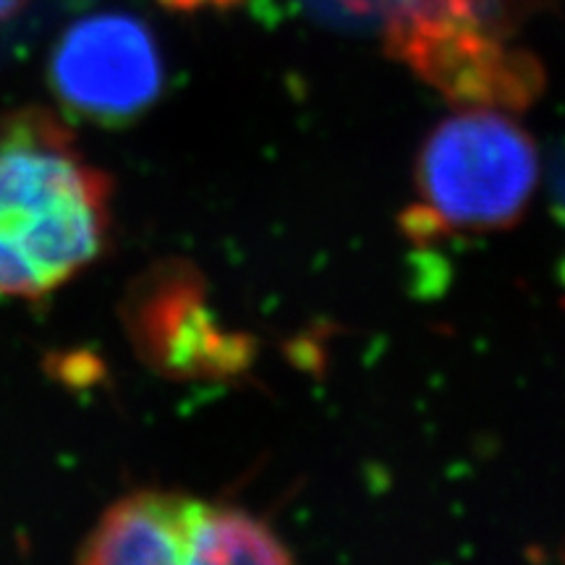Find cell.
I'll list each match as a JSON object with an SVG mask.
<instances>
[{"label": "cell", "mask_w": 565, "mask_h": 565, "mask_svg": "<svg viewBox=\"0 0 565 565\" xmlns=\"http://www.w3.org/2000/svg\"><path fill=\"white\" fill-rule=\"evenodd\" d=\"M110 179L51 110L0 121V296L34 299L105 249Z\"/></svg>", "instance_id": "6da1fadb"}, {"label": "cell", "mask_w": 565, "mask_h": 565, "mask_svg": "<svg viewBox=\"0 0 565 565\" xmlns=\"http://www.w3.org/2000/svg\"><path fill=\"white\" fill-rule=\"evenodd\" d=\"M536 179V147L519 124L494 110L458 113L419 152V231L505 228L532 200Z\"/></svg>", "instance_id": "7a4b0ae2"}, {"label": "cell", "mask_w": 565, "mask_h": 565, "mask_svg": "<svg viewBox=\"0 0 565 565\" xmlns=\"http://www.w3.org/2000/svg\"><path fill=\"white\" fill-rule=\"evenodd\" d=\"M51 84L66 108L100 124H126L158 100L166 82L158 40L124 11L84 17L61 34Z\"/></svg>", "instance_id": "3957f363"}, {"label": "cell", "mask_w": 565, "mask_h": 565, "mask_svg": "<svg viewBox=\"0 0 565 565\" xmlns=\"http://www.w3.org/2000/svg\"><path fill=\"white\" fill-rule=\"evenodd\" d=\"M124 322L139 356L168 377L225 380L252 362V341L217 322L204 280L189 265L141 275L126 294Z\"/></svg>", "instance_id": "277c9868"}, {"label": "cell", "mask_w": 565, "mask_h": 565, "mask_svg": "<svg viewBox=\"0 0 565 565\" xmlns=\"http://www.w3.org/2000/svg\"><path fill=\"white\" fill-rule=\"evenodd\" d=\"M393 42L401 58L443 92L475 105H524L536 89V68L487 34L475 13L406 11Z\"/></svg>", "instance_id": "5b68a950"}, {"label": "cell", "mask_w": 565, "mask_h": 565, "mask_svg": "<svg viewBox=\"0 0 565 565\" xmlns=\"http://www.w3.org/2000/svg\"><path fill=\"white\" fill-rule=\"evenodd\" d=\"M194 505L196 500L175 492L126 494L84 536L79 561L89 565L186 563Z\"/></svg>", "instance_id": "8992f818"}, {"label": "cell", "mask_w": 565, "mask_h": 565, "mask_svg": "<svg viewBox=\"0 0 565 565\" xmlns=\"http://www.w3.org/2000/svg\"><path fill=\"white\" fill-rule=\"evenodd\" d=\"M291 553L273 529L238 508L196 500L189 526L186 563H288Z\"/></svg>", "instance_id": "52a82bcc"}, {"label": "cell", "mask_w": 565, "mask_h": 565, "mask_svg": "<svg viewBox=\"0 0 565 565\" xmlns=\"http://www.w3.org/2000/svg\"><path fill=\"white\" fill-rule=\"evenodd\" d=\"M553 194H555L557 212H561V217H563V223H565V150H561V154H557V160H555Z\"/></svg>", "instance_id": "ba28073f"}, {"label": "cell", "mask_w": 565, "mask_h": 565, "mask_svg": "<svg viewBox=\"0 0 565 565\" xmlns=\"http://www.w3.org/2000/svg\"><path fill=\"white\" fill-rule=\"evenodd\" d=\"M26 3H30V0H0V21H9L11 17H17Z\"/></svg>", "instance_id": "9c48e42d"}, {"label": "cell", "mask_w": 565, "mask_h": 565, "mask_svg": "<svg viewBox=\"0 0 565 565\" xmlns=\"http://www.w3.org/2000/svg\"><path fill=\"white\" fill-rule=\"evenodd\" d=\"M563 280H565V265H563Z\"/></svg>", "instance_id": "30bf717a"}]
</instances>
